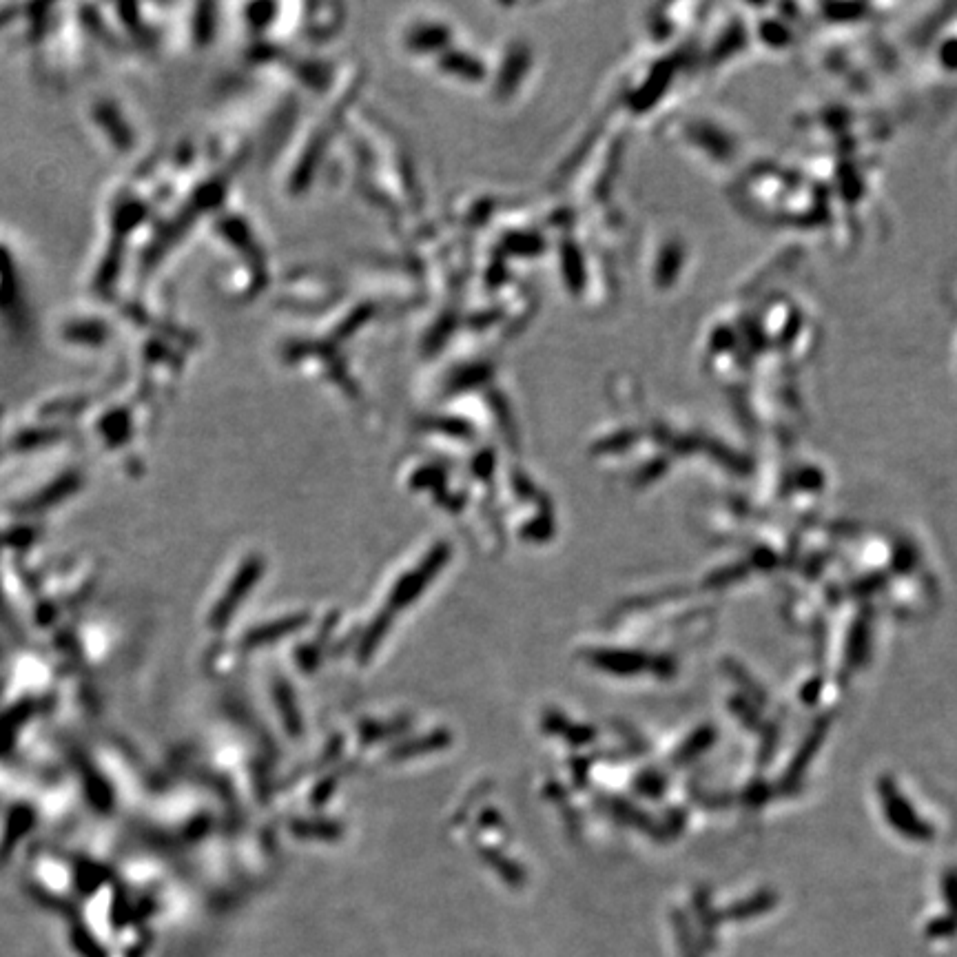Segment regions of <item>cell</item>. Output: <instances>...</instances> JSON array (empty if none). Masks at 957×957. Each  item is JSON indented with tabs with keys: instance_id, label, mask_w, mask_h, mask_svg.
Wrapping results in <instances>:
<instances>
[{
	"instance_id": "cell-1",
	"label": "cell",
	"mask_w": 957,
	"mask_h": 957,
	"mask_svg": "<svg viewBox=\"0 0 957 957\" xmlns=\"http://www.w3.org/2000/svg\"><path fill=\"white\" fill-rule=\"evenodd\" d=\"M882 798H884V807H889V818L898 829H902L907 836L915 838H929L931 829L924 827L918 818H913V811L907 807V802H902L900 796L895 794L893 787L882 785Z\"/></svg>"
}]
</instances>
